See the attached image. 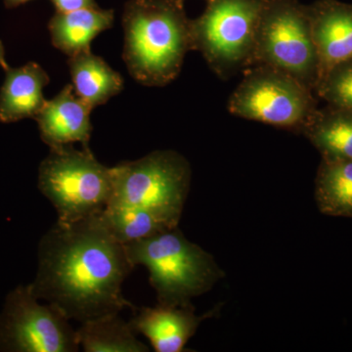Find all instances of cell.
<instances>
[{"label":"cell","mask_w":352,"mask_h":352,"mask_svg":"<svg viewBox=\"0 0 352 352\" xmlns=\"http://www.w3.org/2000/svg\"><path fill=\"white\" fill-rule=\"evenodd\" d=\"M78 342L87 352H147L149 347L136 338L129 322L120 314L83 322L76 330Z\"/></svg>","instance_id":"cell-18"},{"label":"cell","mask_w":352,"mask_h":352,"mask_svg":"<svg viewBox=\"0 0 352 352\" xmlns=\"http://www.w3.org/2000/svg\"><path fill=\"white\" fill-rule=\"evenodd\" d=\"M307 12L318 54L320 80L333 66L352 58V6L326 1Z\"/></svg>","instance_id":"cell-12"},{"label":"cell","mask_w":352,"mask_h":352,"mask_svg":"<svg viewBox=\"0 0 352 352\" xmlns=\"http://www.w3.org/2000/svg\"><path fill=\"white\" fill-rule=\"evenodd\" d=\"M122 25L124 60L132 78L145 87L175 80L192 50L190 20L179 0H129Z\"/></svg>","instance_id":"cell-2"},{"label":"cell","mask_w":352,"mask_h":352,"mask_svg":"<svg viewBox=\"0 0 352 352\" xmlns=\"http://www.w3.org/2000/svg\"><path fill=\"white\" fill-rule=\"evenodd\" d=\"M315 94L329 105L352 112V58L336 65L322 76Z\"/></svg>","instance_id":"cell-20"},{"label":"cell","mask_w":352,"mask_h":352,"mask_svg":"<svg viewBox=\"0 0 352 352\" xmlns=\"http://www.w3.org/2000/svg\"><path fill=\"white\" fill-rule=\"evenodd\" d=\"M315 200L322 214L352 217V161L322 157L315 179Z\"/></svg>","instance_id":"cell-17"},{"label":"cell","mask_w":352,"mask_h":352,"mask_svg":"<svg viewBox=\"0 0 352 352\" xmlns=\"http://www.w3.org/2000/svg\"><path fill=\"white\" fill-rule=\"evenodd\" d=\"M68 65L76 94L91 108L103 105L124 88L122 76L90 50L69 57Z\"/></svg>","instance_id":"cell-15"},{"label":"cell","mask_w":352,"mask_h":352,"mask_svg":"<svg viewBox=\"0 0 352 352\" xmlns=\"http://www.w3.org/2000/svg\"><path fill=\"white\" fill-rule=\"evenodd\" d=\"M31 1V0H3L4 6L7 9L17 8L23 4L27 3V2Z\"/></svg>","instance_id":"cell-22"},{"label":"cell","mask_w":352,"mask_h":352,"mask_svg":"<svg viewBox=\"0 0 352 352\" xmlns=\"http://www.w3.org/2000/svg\"><path fill=\"white\" fill-rule=\"evenodd\" d=\"M78 333L54 305L39 303L29 286L7 295L0 312V352H76Z\"/></svg>","instance_id":"cell-9"},{"label":"cell","mask_w":352,"mask_h":352,"mask_svg":"<svg viewBox=\"0 0 352 352\" xmlns=\"http://www.w3.org/2000/svg\"><path fill=\"white\" fill-rule=\"evenodd\" d=\"M243 73V80L229 98V113L300 133L318 108L314 90L265 65H254Z\"/></svg>","instance_id":"cell-7"},{"label":"cell","mask_w":352,"mask_h":352,"mask_svg":"<svg viewBox=\"0 0 352 352\" xmlns=\"http://www.w3.org/2000/svg\"><path fill=\"white\" fill-rule=\"evenodd\" d=\"M111 173L113 189L108 205L144 208L168 226H178L191 184L186 157L173 150L154 151L113 166Z\"/></svg>","instance_id":"cell-4"},{"label":"cell","mask_w":352,"mask_h":352,"mask_svg":"<svg viewBox=\"0 0 352 352\" xmlns=\"http://www.w3.org/2000/svg\"><path fill=\"white\" fill-rule=\"evenodd\" d=\"M112 9H80L73 12H56L48 30L53 45L68 57L90 50V44L100 32L112 28Z\"/></svg>","instance_id":"cell-14"},{"label":"cell","mask_w":352,"mask_h":352,"mask_svg":"<svg viewBox=\"0 0 352 352\" xmlns=\"http://www.w3.org/2000/svg\"><path fill=\"white\" fill-rule=\"evenodd\" d=\"M264 3V0H210L203 15L190 21L192 50L200 51L221 80H230L254 66Z\"/></svg>","instance_id":"cell-6"},{"label":"cell","mask_w":352,"mask_h":352,"mask_svg":"<svg viewBox=\"0 0 352 352\" xmlns=\"http://www.w3.org/2000/svg\"><path fill=\"white\" fill-rule=\"evenodd\" d=\"M254 65L280 69L315 92L320 65L307 9L292 0L265 1L256 32Z\"/></svg>","instance_id":"cell-8"},{"label":"cell","mask_w":352,"mask_h":352,"mask_svg":"<svg viewBox=\"0 0 352 352\" xmlns=\"http://www.w3.org/2000/svg\"><path fill=\"white\" fill-rule=\"evenodd\" d=\"M32 295L83 322L134 307L122 295L132 265L124 245L101 226L98 214L73 223L57 221L39 241Z\"/></svg>","instance_id":"cell-1"},{"label":"cell","mask_w":352,"mask_h":352,"mask_svg":"<svg viewBox=\"0 0 352 352\" xmlns=\"http://www.w3.org/2000/svg\"><path fill=\"white\" fill-rule=\"evenodd\" d=\"M129 321L134 332L142 333L157 352H182L195 335L201 322L214 315V310L205 315L195 314L190 307H141L134 310Z\"/></svg>","instance_id":"cell-11"},{"label":"cell","mask_w":352,"mask_h":352,"mask_svg":"<svg viewBox=\"0 0 352 352\" xmlns=\"http://www.w3.org/2000/svg\"><path fill=\"white\" fill-rule=\"evenodd\" d=\"M132 265H144L162 307H190L223 277L214 256L177 227L124 245Z\"/></svg>","instance_id":"cell-3"},{"label":"cell","mask_w":352,"mask_h":352,"mask_svg":"<svg viewBox=\"0 0 352 352\" xmlns=\"http://www.w3.org/2000/svg\"><path fill=\"white\" fill-rule=\"evenodd\" d=\"M38 187L56 210L58 222L73 223L100 214L112 195L111 168L89 147L52 148L38 168Z\"/></svg>","instance_id":"cell-5"},{"label":"cell","mask_w":352,"mask_h":352,"mask_svg":"<svg viewBox=\"0 0 352 352\" xmlns=\"http://www.w3.org/2000/svg\"><path fill=\"white\" fill-rule=\"evenodd\" d=\"M56 8V12L68 13L80 9L98 7L95 0H50Z\"/></svg>","instance_id":"cell-21"},{"label":"cell","mask_w":352,"mask_h":352,"mask_svg":"<svg viewBox=\"0 0 352 352\" xmlns=\"http://www.w3.org/2000/svg\"><path fill=\"white\" fill-rule=\"evenodd\" d=\"M50 80L43 67L34 62L6 69V80L0 88V122L11 124L34 119L45 104L43 88Z\"/></svg>","instance_id":"cell-13"},{"label":"cell","mask_w":352,"mask_h":352,"mask_svg":"<svg viewBox=\"0 0 352 352\" xmlns=\"http://www.w3.org/2000/svg\"><path fill=\"white\" fill-rule=\"evenodd\" d=\"M101 226L122 245L175 228L144 208L111 206L98 214Z\"/></svg>","instance_id":"cell-19"},{"label":"cell","mask_w":352,"mask_h":352,"mask_svg":"<svg viewBox=\"0 0 352 352\" xmlns=\"http://www.w3.org/2000/svg\"><path fill=\"white\" fill-rule=\"evenodd\" d=\"M92 109L76 94L73 85H66L54 98L46 100L34 118L43 142L50 149L75 142L88 147Z\"/></svg>","instance_id":"cell-10"},{"label":"cell","mask_w":352,"mask_h":352,"mask_svg":"<svg viewBox=\"0 0 352 352\" xmlns=\"http://www.w3.org/2000/svg\"><path fill=\"white\" fill-rule=\"evenodd\" d=\"M300 133L322 157L352 161V112L329 104L317 108Z\"/></svg>","instance_id":"cell-16"},{"label":"cell","mask_w":352,"mask_h":352,"mask_svg":"<svg viewBox=\"0 0 352 352\" xmlns=\"http://www.w3.org/2000/svg\"><path fill=\"white\" fill-rule=\"evenodd\" d=\"M0 67H2L4 71L10 68L8 63L6 62V50H4L3 43H2L1 41H0Z\"/></svg>","instance_id":"cell-23"}]
</instances>
